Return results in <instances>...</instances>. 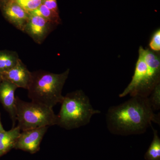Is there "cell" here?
I'll return each instance as SVG.
<instances>
[{"label":"cell","instance_id":"obj_11","mask_svg":"<svg viewBox=\"0 0 160 160\" xmlns=\"http://www.w3.org/2000/svg\"><path fill=\"white\" fill-rule=\"evenodd\" d=\"M21 130L18 126L0 132V158L14 149Z\"/></svg>","mask_w":160,"mask_h":160},{"label":"cell","instance_id":"obj_1","mask_svg":"<svg viewBox=\"0 0 160 160\" xmlns=\"http://www.w3.org/2000/svg\"><path fill=\"white\" fill-rule=\"evenodd\" d=\"M106 122L112 134H141L152 126V122L160 125V114H154L148 98L131 97L128 101L110 107L106 113Z\"/></svg>","mask_w":160,"mask_h":160},{"label":"cell","instance_id":"obj_20","mask_svg":"<svg viewBox=\"0 0 160 160\" xmlns=\"http://www.w3.org/2000/svg\"><path fill=\"white\" fill-rule=\"evenodd\" d=\"M2 81V75H1V73H0V83H1Z\"/></svg>","mask_w":160,"mask_h":160},{"label":"cell","instance_id":"obj_14","mask_svg":"<svg viewBox=\"0 0 160 160\" xmlns=\"http://www.w3.org/2000/svg\"><path fill=\"white\" fill-rule=\"evenodd\" d=\"M29 13L42 17L52 23L54 26L59 25L61 23V20L59 15L55 13L43 4H42L37 9Z\"/></svg>","mask_w":160,"mask_h":160},{"label":"cell","instance_id":"obj_10","mask_svg":"<svg viewBox=\"0 0 160 160\" xmlns=\"http://www.w3.org/2000/svg\"><path fill=\"white\" fill-rule=\"evenodd\" d=\"M18 88L16 86L6 80H2L0 83V102L11 118L12 128L15 127L17 122L15 92Z\"/></svg>","mask_w":160,"mask_h":160},{"label":"cell","instance_id":"obj_12","mask_svg":"<svg viewBox=\"0 0 160 160\" xmlns=\"http://www.w3.org/2000/svg\"><path fill=\"white\" fill-rule=\"evenodd\" d=\"M20 58L17 52L10 50H0V73L14 67Z\"/></svg>","mask_w":160,"mask_h":160},{"label":"cell","instance_id":"obj_21","mask_svg":"<svg viewBox=\"0 0 160 160\" xmlns=\"http://www.w3.org/2000/svg\"><path fill=\"white\" fill-rule=\"evenodd\" d=\"M3 1V0H0V1Z\"/></svg>","mask_w":160,"mask_h":160},{"label":"cell","instance_id":"obj_8","mask_svg":"<svg viewBox=\"0 0 160 160\" xmlns=\"http://www.w3.org/2000/svg\"><path fill=\"white\" fill-rule=\"evenodd\" d=\"M53 26L52 23L42 17L29 14L23 32L29 35L36 43L41 44L51 32Z\"/></svg>","mask_w":160,"mask_h":160},{"label":"cell","instance_id":"obj_4","mask_svg":"<svg viewBox=\"0 0 160 160\" xmlns=\"http://www.w3.org/2000/svg\"><path fill=\"white\" fill-rule=\"evenodd\" d=\"M61 104L59 112L57 115V125L67 130L88 125L94 115L101 112L93 108L89 97L82 90L67 93Z\"/></svg>","mask_w":160,"mask_h":160},{"label":"cell","instance_id":"obj_6","mask_svg":"<svg viewBox=\"0 0 160 160\" xmlns=\"http://www.w3.org/2000/svg\"><path fill=\"white\" fill-rule=\"evenodd\" d=\"M49 126L22 131L18 138L14 149L34 154L39 151L40 145Z\"/></svg>","mask_w":160,"mask_h":160},{"label":"cell","instance_id":"obj_5","mask_svg":"<svg viewBox=\"0 0 160 160\" xmlns=\"http://www.w3.org/2000/svg\"><path fill=\"white\" fill-rule=\"evenodd\" d=\"M17 122L21 131L57 125V115L52 108L35 102L16 98Z\"/></svg>","mask_w":160,"mask_h":160},{"label":"cell","instance_id":"obj_13","mask_svg":"<svg viewBox=\"0 0 160 160\" xmlns=\"http://www.w3.org/2000/svg\"><path fill=\"white\" fill-rule=\"evenodd\" d=\"M151 127L153 130V139L144 158L146 160H160V138L157 130Z\"/></svg>","mask_w":160,"mask_h":160},{"label":"cell","instance_id":"obj_9","mask_svg":"<svg viewBox=\"0 0 160 160\" xmlns=\"http://www.w3.org/2000/svg\"><path fill=\"white\" fill-rule=\"evenodd\" d=\"M2 80L10 82L18 88L28 89L31 79L32 72L19 60L12 68L1 73Z\"/></svg>","mask_w":160,"mask_h":160},{"label":"cell","instance_id":"obj_17","mask_svg":"<svg viewBox=\"0 0 160 160\" xmlns=\"http://www.w3.org/2000/svg\"><path fill=\"white\" fill-rule=\"evenodd\" d=\"M150 50L154 52H158L160 50V30L158 29L152 35L149 43Z\"/></svg>","mask_w":160,"mask_h":160},{"label":"cell","instance_id":"obj_18","mask_svg":"<svg viewBox=\"0 0 160 160\" xmlns=\"http://www.w3.org/2000/svg\"><path fill=\"white\" fill-rule=\"evenodd\" d=\"M42 4L56 14L59 15L57 0H43Z\"/></svg>","mask_w":160,"mask_h":160},{"label":"cell","instance_id":"obj_19","mask_svg":"<svg viewBox=\"0 0 160 160\" xmlns=\"http://www.w3.org/2000/svg\"><path fill=\"white\" fill-rule=\"evenodd\" d=\"M4 130H5L4 129V128H3L2 122H1V115H0V132L4 131Z\"/></svg>","mask_w":160,"mask_h":160},{"label":"cell","instance_id":"obj_2","mask_svg":"<svg viewBox=\"0 0 160 160\" xmlns=\"http://www.w3.org/2000/svg\"><path fill=\"white\" fill-rule=\"evenodd\" d=\"M139 56L131 82L119 95V97L148 98L160 83V60L158 53L140 46Z\"/></svg>","mask_w":160,"mask_h":160},{"label":"cell","instance_id":"obj_15","mask_svg":"<svg viewBox=\"0 0 160 160\" xmlns=\"http://www.w3.org/2000/svg\"><path fill=\"white\" fill-rule=\"evenodd\" d=\"M149 103L153 111L160 109V84L155 87L148 97Z\"/></svg>","mask_w":160,"mask_h":160},{"label":"cell","instance_id":"obj_3","mask_svg":"<svg viewBox=\"0 0 160 160\" xmlns=\"http://www.w3.org/2000/svg\"><path fill=\"white\" fill-rule=\"evenodd\" d=\"M69 73V69L61 73L44 70L32 72L28 97L32 102L53 108L62 101V91Z\"/></svg>","mask_w":160,"mask_h":160},{"label":"cell","instance_id":"obj_16","mask_svg":"<svg viewBox=\"0 0 160 160\" xmlns=\"http://www.w3.org/2000/svg\"><path fill=\"white\" fill-rule=\"evenodd\" d=\"M28 13L37 9L43 2V0H15Z\"/></svg>","mask_w":160,"mask_h":160},{"label":"cell","instance_id":"obj_7","mask_svg":"<svg viewBox=\"0 0 160 160\" xmlns=\"http://www.w3.org/2000/svg\"><path fill=\"white\" fill-rule=\"evenodd\" d=\"M0 9L3 16L10 24L23 32L29 14L15 0L0 1Z\"/></svg>","mask_w":160,"mask_h":160}]
</instances>
